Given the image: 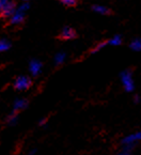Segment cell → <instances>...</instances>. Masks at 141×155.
Returning <instances> with one entry per match:
<instances>
[{
	"mask_svg": "<svg viewBox=\"0 0 141 155\" xmlns=\"http://www.w3.org/2000/svg\"><path fill=\"white\" fill-rule=\"evenodd\" d=\"M60 38L63 40H72V39H74V38H76V32H75V30L72 29V28L65 27L62 29Z\"/></svg>",
	"mask_w": 141,
	"mask_h": 155,
	"instance_id": "7",
	"label": "cell"
},
{
	"mask_svg": "<svg viewBox=\"0 0 141 155\" xmlns=\"http://www.w3.org/2000/svg\"><path fill=\"white\" fill-rule=\"evenodd\" d=\"M106 45H107V43H105V42H103V43H98L97 45L93 48V50H92V54H95V53H97V51H100V50L103 49V48H104Z\"/></svg>",
	"mask_w": 141,
	"mask_h": 155,
	"instance_id": "16",
	"label": "cell"
},
{
	"mask_svg": "<svg viewBox=\"0 0 141 155\" xmlns=\"http://www.w3.org/2000/svg\"><path fill=\"white\" fill-rule=\"evenodd\" d=\"M60 1L66 7H74L77 3V0H60Z\"/></svg>",
	"mask_w": 141,
	"mask_h": 155,
	"instance_id": "15",
	"label": "cell"
},
{
	"mask_svg": "<svg viewBox=\"0 0 141 155\" xmlns=\"http://www.w3.org/2000/svg\"><path fill=\"white\" fill-rule=\"evenodd\" d=\"M65 57L66 55L64 53H58L57 55L55 56V63L57 64V65H59V64H62L64 62V60H65Z\"/></svg>",
	"mask_w": 141,
	"mask_h": 155,
	"instance_id": "12",
	"label": "cell"
},
{
	"mask_svg": "<svg viewBox=\"0 0 141 155\" xmlns=\"http://www.w3.org/2000/svg\"><path fill=\"white\" fill-rule=\"evenodd\" d=\"M121 82L123 84V88L125 89V91L132 92L135 89V82L133 79L132 73L130 71H123L121 73Z\"/></svg>",
	"mask_w": 141,
	"mask_h": 155,
	"instance_id": "1",
	"label": "cell"
},
{
	"mask_svg": "<svg viewBox=\"0 0 141 155\" xmlns=\"http://www.w3.org/2000/svg\"><path fill=\"white\" fill-rule=\"evenodd\" d=\"M16 9H15V3L12 2V1H9L5 7L1 9L0 11V14L5 17H11L14 13H15Z\"/></svg>",
	"mask_w": 141,
	"mask_h": 155,
	"instance_id": "4",
	"label": "cell"
},
{
	"mask_svg": "<svg viewBox=\"0 0 141 155\" xmlns=\"http://www.w3.org/2000/svg\"><path fill=\"white\" fill-rule=\"evenodd\" d=\"M10 47H11V44H10L9 41H7V40H0V53L7 51L8 49H10Z\"/></svg>",
	"mask_w": 141,
	"mask_h": 155,
	"instance_id": "13",
	"label": "cell"
},
{
	"mask_svg": "<svg viewBox=\"0 0 141 155\" xmlns=\"http://www.w3.org/2000/svg\"><path fill=\"white\" fill-rule=\"evenodd\" d=\"M9 1L10 0H0V11H1V9H2V8L5 7Z\"/></svg>",
	"mask_w": 141,
	"mask_h": 155,
	"instance_id": "18",
	"label": "cell"
},
{
	"mask_svg": "<svg viewBox=\"0 0 141 155\" xmlns=\"http://www.w3.org/2000/svg\"><path fill=\"white\" fill-rule=\"evenodd\" d=\"M130 48L135 51H140L141 50V39H135L130 43Z\"/></svg>",
	"mask_w": 141,
	"mask_h": 155,
	"instance_id": "10",
	"label": "cell"
},
{
	"mask_svg": "<svg viewBox=\"0 0 141 155\" xmlns=\"http://www.w3.org/2000/svg\"><path fill=\"white\" fill-rule=\"evenodd\" d=\"M31 86V79L27 76H19L14 82V87L17 90H27Z\"/></svg>",
	"mask_w": 141,
	"mask_h": 155,
	"instance_id": "2",
	"label": "cell"
},
{
	"mask_svg": "<svg viewBox=\"0 0 141 155\" xmlns=\"http://www.w3.org/2000/svg\"><path fill=\"white\" fill-rule=\"evenodd\" d=\"M29 71L33 76H38L42 71V63L39 60H31L29 63Z\"/></svg>",
	"mask_w": 141,
	"mask_h": 155,
	"instance_id": "5",
	"label": "cell"
},
{
	"mask_svg": "<svg viewBox=\"0 0 141 155\" xmlns=\"http://www.w3.org/2000/svg\"><path fill=\"white\" fill-rule=\"evenodd\" d=\"M141 140V130L126 136L125 138H123L122 143L123 144H136V142L140 141Z\"/></svg>",
	"mask_w": 141,
	"mask_h": 155,
	"instance_id": "3",
	"label": "cell"
},
{
	"mask_svg": "<svg viewBox=\"0 0 141 155\" xmlns=\"http://www.w3.org/2000/svg\"><path fill=\"white\" fill-rule=\"evenodd\" d=\"M134 100H135V102H136V103H138L139 102V100H140V97H139V96H135V98H134Z\"/></svg>",
	"mask_w": 141,
	"mask_h": 155,
	"instance_id": "20",
	"label": "cell"
},
{
	"mask_svg": "<svg viewBox=\"0 0 141 155\" xmlns=\"http://www.w3.org/2000/svg\"><path fill=\"white\" fill-rule=\"evenodd\" d=\"M122 43V38H121V35H114V37H112L111 39L108 41V44L109 45H112V46H118L120 45V44Z\"/></svg>",
	"mask_w": 141,
	"mask_h": 155,
	"instance_id": "11",
	"label": "cell"
},
{
	"mask_svg": "<svg viewBox=\"0 0 141 155\" xmlns=\"http://www.w3.org/2000/svg\"><path fill=\"white\" fill-rule=\"evenodd\" d=\"M25 1H28V0H25Z\"/></svg>",
	"mask_w": 141,
	"mask_h": 155,
	"instance_id": "21",
	"label": "cell"
},
{
	"mask_svg": "<svg viewBox=\"0 0 141 155\" xmlns=\"http://www.w3.org/2000/svg\"><path fill=\"white\" fill-rule=\"evenodd\" d=\"M17 117H18L17 111L13 110V112H11L10 116H9V118H8V122H9L10 124H15L16 122H17Z\"/></svg>",
	"mask_w": 141,
	"mask_h": 155,
	"instance_id": "14",
	"label": "cell"
},
{
	"mask_svg": "<svg viewBox=\"0 0 141 155\" xmlns=\"http://www.w3.org/2000/svg\"><path fill=\"white\" fill-rule=\"evenodd\" d=\"M25 19V12L21 11V10H16L15 13L10 17V21L13 25H17V24H21Z\"/></svg>",
	"mask_w": 141,
	"mask_h": 155,
	"instance_id": "6",
	"label": "cell"
},
{
	"mask_svg": "<svg viewBox=\"0 0 141 155\" xmlns=\"http://www.w3.org/2000/svg\"><path fill=\"white\" fill-rule=\"evenodd\" d=\"M28 106V102L25 98H19V100H16L14 103V110L15 111H19V110L25 109Z\"/></svg>",
	"mask_w": 141,
	"mask_h": 155,
	"instance_id": "8",
	"label": "cell"
},
{
	"mask_svg": "<svg viewBox=\"0 0 141 155\" xmlns=\"http://www.w3.org/2000/svg\"><path fill=\"white\" fill-rule=\"evenodd\" d=\"M28 9H29V5H28V3L26 2V3H24V5H21V7H18V9H17V10H21V11L25 12L26 10H28Z\"/></svg>",
	"mask_w": 141,
	"mask_h": 155,
	"instance_id": "17",
	"label": "cell"
},
{
	"mask_svg": "<svg viewBox=\"0 0 141 155\" xmlns=\"http://www.w3.org/2000/svg\"><path fill=\"white\" fill-rule=\"evenodd\" d=\"M93 11L98 14H102V15L110 13V10L107 9L106 7H103V5H93Z\"/></svg>",
	"mask_w": 141,
	"mask_h": 155,
	"instance_id": "9",
	"label": "cell"
},
{
	"mask_svg": "<svg viewBox=\"0 0 141 155\" xmlns=\"http://www.w3.org/2000/svg\"><path fill=\"white\" fill-rule=\"evenodd\" d=\"M46 123V119H43V120H41V121H40V125H44V124Z\"/></svg>",
	"mask_w": 141,
	"mask_h": 155,
	"instance_id": "19",
	"label": "cell"
}]
</instances>
